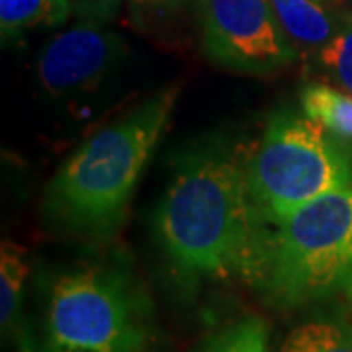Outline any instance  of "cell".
I'll list each match as a JSON object with an SVG mask.
<instances>
[{"mask_svg": "<svg viewBox=\"0 0 352 352\" xmlns=\"http://www.w3.org/2000/svg\"><path fill=\"white\" fill-rule=\"evenodd\" d=\"M155 233L182 276L251 278L256 256L247 166L226 143H204L176 164L155 212Z\"/></svg>", "mask_w": 352, "mask_h": 352, "instance_id": "cell-1", "label": "cell"}, {"mask_svg": "<svg viewBox=\"0 0 352 352\" xmlns=\"http://www.w3.org/2000/svg\"><path fill=\"white\" fill-rule=\"evenodd\" d=\"M170 87L100 129L55 173L45 208L69 231L106 237L122 226L127 204L175 110Z\"/></svg>", "mask_w": 352, "mask_h": 352, "instance_id": "cell-2", "label": "cell"}, {"mask_svg": "<svg viewBox=\"0 0 352 352\" xmlns=\"http://www.w3.org/2000/svg\"><path fill=\"white\" fill-rule=\"evenodd\" d=\"M352 276V184L327 192L256 243L251 280L278 307L327 296Z\"/></svg>", "mask_w": 352, "mask_h": 352, "instance_id": "cell-3", "label": "cell"}, {"mask_svg": "<svg viewBox=\"0 0 352 352\" xmlns=\"http://www.w3.org/2000/svg\"><path fill=\"white\" fill-rule=\"evenodd\" d=\"M352 184L351 157L307 116L278 112L247 164L254 226H276L315 198Z\"/></svg>", "mask_w": 352, "mask_h": 352, "instance_id": "cell-4", "label": "cell"}, {"mask_svg": "<svg viewBox=\"0 0 352 352\" xmlns=\"http://www.w3.org/2000/svg\"><path fill=\"white\" fill-rule=\"evenodd\" d=\"M149 314L118 268L87 266L53 282L38 352H147Z\"/></svg>", "mask_w": 352, "mask_h": 352, "instance_id": "cell-5", "label": "cell"}, {"mask_svg": "<svg viewBox=\"0 0 352 352\" xmlns=\"http://www.w3.org/2000/svg\"><path fill=\"white\" fill-rule=\"evenodd\" d=\"M201 43L223 69L272 75L298 59L270 0H200Z\"/></svg>", "mask_w": 352, "mask_h": 352, "instance_id": "cell-6", "label": "cell"}, {"mask_svg": "<svg viewBox=\"0 0 352 352\" xmlns=\"http://www.w3.org/2000/svg\"><path fill=\"white\" fill-rule=\"evenodd\" d=\"M126 41L102 22L82 20L39 51L38 82L51 98L92 92L126 55Z\"/></svg>", "mask_w": 352, "mask_h": 352, "instance_id": "cell-7", "label": "cell"}, {"mask_svg": "<svg viewBox=\"0 0 352 352\" xmlns=\"http://www.w3.org/2000/svg\"><path fill=\"white\" fill-rule=\"evenodd\" d=\"M270 4L298 53L317 55L337 32L339 18L331 16L317 0H270Z\"/></svg>", "mask_w": 352, "mask_h": 352, "instance_id": "cell-8", "label": "cell"}, {"mask_svg": "<svg viewBox=\"0 0 352 352\" xmlns=\"http://www.w3.org/2000/svg\"><path fill=\"white\" fill-rule=\"evenodd\" d=\"M303 113L339 141H352V94L329 85H307L300 94Z\"/></svg>", "mask_w": 352, "mask_h": 352, "instance_id": "cell-9", "label": "cell"}, {"mask_svg": "<svg viewBox=\"0 0 352 352\" xmlns=\"http://www.w3.org/2000/svg\"><path fill=\"white\" fill-rule=\"evenodd\" d=\"M71 12V0H0V30L14 38L32 28L61 25Z\"/></svg>", "mask_w": 352, "mask_h": 352, "instance_id": "cell-10", "label": "cell"}, {"mask_svg": "<svg viewBox=\"0 0 352 352\" xmlns=\"http://www.w3.org/2000/svg\"><path fill=\"white\" fill-rule=\"evenodd\" d=\"M28 263L24 249L14 245L12 241H2L0 251V325L2 335L8 337L18 321V314L24 298Z\"/></svg>", "mask_w": 352, "mask_h": 352, "instance_id": "cell-11", "label": "cell"}, {"mask_svg": "<svg viewBox=\"0 0 352 352\" xmlns=\"http://www.w3.org/2000/svg\"><path fill=\"white\" fill-rule=\"evenodd\" d=\"M280 352H352V331L331 319H311L289 331Z\"/></svg>", "mask_w": 352, "mask_h": 352, "instance_id": "cell-12", "label": "cell"}, {"mask_svg": "<svg viewBox=\"0 0 352 352\" xmlns=\"http://www.w3.org/2000/svg\"><path fill=\"white\" fill-rule=\"evenodd\" d=\"M321 67L342 90L352 94V14L339 16V25L333 39L317 53Z\"/></svg>", "mask_w": 352, "mask_h": 352, "instance_id": "cell-13", "label": "cell"}, {"mask_svg": "<svg viewBox=\"0 0 352 352\" xmlns=\"http://www.w3.org/2000/svg\"><path fill=\"white\" fill-rule=\"evenodd\" d=\"M201 352H268V327L258 317H247L223 329Z\"/></svg>", "mask_w": 352, "mask_h": 352, "instance_id": "cell-14", "label": "cell"}, {"mask_svg": "<svg viewBox=\"0 0 352 352\" xmlns=\"http://www.w3.org/2000/svg\"><path fill=\"white\" fill-rule=\"evenodd\" d=\"M71 4H73V10L82 20L104 24L120 12L124 0H71Z\"/></svg>", "mask_w": 352, "mask_h": 352, "instance_id": "cell-15", "label": "cell"}, {"mask_svg": "<svg viewBox=\"0 0 352 352\" xmlns=\"http://www.w3.org/2000/svg\"><path fill=\"white\" fill-rule=\"evenodd\" d=\"M190 0H129L131 10L145 16H153V14H166L182 8L184 4H188Z\"/></svg>", "mask_w": 352, "mask_h": 352, "instance_id": "cell-16", "label": "cell"}, {"mask_svg": "<svg viewBox=\"0 0 352 352\" xmlns=\"http://www.w3.org/2000/svg\"><path fill=\"white\" fill-rule=\"evenodd\" d=\"M346 286H349V294H351V300H352V276H351V280L346 282Z\"/></svg>", "mask_w": 352, "mask_h": 352, "instance_id": "cell-17", "label": "cell"}]
</instances>
